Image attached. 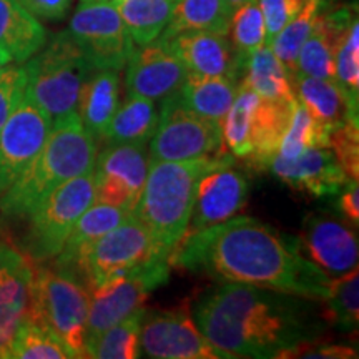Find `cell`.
Here are the masks:
<instances>
[{
    "instance_id": "obj_1",
    "label": "cell",
    "mask_w": 359,
    "mask_h": 359,
    "mask_svg": "<svg viewBox=\"0 0 359 359\" xmlns=\"http://www.w3.org/2000/svg\"><path fill=\"white\" fill-rule=\"evenodd\" d=\"M168 263L215 281L240 283L323 302L331 280L302 251L299 238L283 235L253 217H233L183 236Z\"/></svg>"
},
{
    "instance_id": "obj_2",
    "label": "cell",
    "mask_w": 359,
    "mask_h": 359,
    "mask_svg": "<svg viewBox=\"0 0 359 359\" xmlns=\"http://www.w3.org/2000/svg\"><path fill=\"white\" fill-rule=\"evenodd\" d=\"M308 298L223 283L196 303L195 323L208 343L230 358H285L299 344L318 341L323 325Z\"/></svg>"
},
{
    "instance_id": "obj_3",
    "label": "cell",
    "mask_w": 359,
    "mask_h": 359,
    "mask_svg": "<svg viewBox=\"0 0 359 359\" xmlns=\"http://www.w3.org/2000/svg\"><path fill=\"white\" fill-rule=\"evenodd\" d=\"M230 160L231 155H205L182 161L150 160L145 187L132 213L150 233L156 259H168L185 236L200 178Z\"/></svg>"
},
{
    "instance_id": "obj_4",
    "label": "cell",
    "mask_w": 359,
    "mask_h": 359,
    "mask_svg": "<svg viewBox=\"0 0 359 359\" xmlns=\"http://www.w3.org/2000/svg\"><path fill=\"white\" fill-rule=\"evenodd\" d=\"M97 154V140L85 130L79 114L53 123L32 163L0 195V215L29 217L55 188L92 172Z\"/></svg>"
},
{
    "instance_id": "obj_5",
    "label": "cell",
    "mask_w": 359,
    "mask_h": 359,
    "mask_svg": "<svg viewBox=\"0 0 359 359\" xmlns=\"http://www.w3.org/2000/svg\"><path fill=\"white\" fill-rule=\"evenodd\" d=\"M25 98L35 103L52 125L77 115L85 82L95 70L69 30L53 35L24 65Z\"/></svg>"
},
{
    "instance_id": "obj_6",
    "label": "cell",
    "mask_w": 359,
    "mask_h": 359,
    "mask_svg": "<svg viewBox=\"0 0 359 359\" xmlns=\"http://www.w3.org/2000/svg\"><path fill=\"white\" fill-rule=\"evenodd\" d=\"M90 291L82 278L55 264L34 263L27 318L52 331L72 358H87Z\"/></svg>"
},
{
    "instance_id": "obj_7",
    "label": "cell",
    "mask_w": 359,
    "mask_h": 359,
    "mask_svg": "<svg viewBox=\"0 0 359 359\" xmlns=\"http://www.w3.org/2000/svg\"><path fill=\"white\" fill-rule=\"evenodd\" d=\"M296 103L263 100L250 87L240 83L222 123L223 143L236 158L257 168H268L280 150Z\"/></svg>"
},
{
    "instance_id": "obj_8",
    "label": "cell",
    "mask_w": 359,
    "mask_h": 359,
    "mask_svg": "<svg viewBox=\"0 0 359 359\" xmlns=\"http://www.w3.org/2000/svg\"><path fill=\"white\" fill-rule=\"evenodd\" d=\"M95 201L93 172L80 175L55 188L29 215V228L22 240V253L30 262H50L64 248L72 228Z\"/></svg>"
},
{
    "instance_id": "obj_9",
    "label": "cell",
    "mask_w": 359,
    "mask_h": 359,
    "mask_svg": "<svg viewBox=\"0 0 359 359\" xmlns=\"http://www.w3.org/2000/svg\"><path fill=\"white\" fill-rule=\"evenodd\" d=\"M222 147V123L187 110L178 102L177 92L161 100L158 123L150 138V160H191L217 154Z\"/></svg>"
},
{
    "instance_id": "obj_10",
    "label": "cell",
    "mask_w": 359,
    "mask_h": 359,
    "mask_svg": "<svg viewBox=\"0 0 359 359\" xmlns=\"http://www.w3.org/2000/svg\"><path fill=\"white\" fill-rule=\"evenodd\" d=\"M170 269L168 259H148L110 285L90 291L87 346L103 331L143 308L148 296L170 280Z\"/></svg>"
},
{
    "instance_id": "obj_11",
    "label": "cell",
    "mask_w": 359,
    "mask_h": 359,
    "mask_svg": "<svg viewBox=\"0 0 359 359\" xmlns=\"http://www.w3.org/2000/svg\"><path fill=\"white\" fill-rule=\"evenodd\" d=\"M148 259H156L154 240L132 213L88 250L80 276L88 291L100 290Z\"/></svg>"
},
{
    "instance_id": "obj_12",
    "label": "cell",
    "mask_w": 359,
    "mask_h": 359,
    "mask_svg": "<svg viewBox=\"0 0 359 359\" xmlns=\"http://www.w3.org/2000/svg\"><path fill=\"white\" fill-rule=\"evenodd\" d=\"M95 70H122L135 43L111 2L80 4L69 29Z\"/></svg>"
},
{
    "instance_id": "obj_13",
    "label": "cell",
    "mask_w": 359,
    "mask_h": 359,
    "mask_svg": "<svg viewBox=\"0 0 359 359\" xmlns=\"http://www.w3.org/2000/svg\"><path fill=\"white\" fill-rule=\"evenodd\" d=\"M150 156L147 145H105L93 165L95 201L133 212L145 187Z\"/></svg>"
},
{
    "instance_id": "obj_14",
    "label": "cell",
    "mask_w": 359,
    "mask_h": 359,
    "mask_svg": "<svg viewBox=\"0 0 359 359\" xmlns=\"http://www.w3.org/2000/svg\"><path fill=\"white\" fill-rule=\"evenodd\" d=\"M140 349L155 359H219L187 308L147 311L140 327ZM223 359V358H222Z\"/></svg>"
},
{
    "instance_id": "obj_15",
    "label": "cell",
    "mask_w": 359,
    "mask_h": 359,
    "mask_svg": "<svg viewBox=\"0 0 359 359\" xmlns=\"http://www.w3.org/2000/svg\"><path fill=\"white\" fill-rule=\"evenodd\" d=\"M50 130V118L24 95L0 132V195L32 163Z\"/></svg>"
},
{
    "instance_id": "obj_16",
    "label": "cell",
    "mask_w": 359,
    "mask_h": 359,
    "mask_svg": "<svg viewBox=\"0 0 359 359\" xmlns=\"http://www.w3.org/2000/svg\"><path fill=\"white\" fill-rule=\"evenodd\" d=\"M248 178L240 168L233 167V160L205 173L196 187L185 235L236 217L248 198Z\"/></svg>"
},
{
    "instance_id": "obj_17",
    "label": "cell",
    "mask_w": 359,
    "mask_h": 359,
    "mask_svg": "<svg viewBox=\"0 0 359 359\" xmlns=\"http://www.w3.org/2000/svg\"><path fill=\"white\" fill-rule=\"evenodd\" d=\"M125 67L127 95L145 97L154 102L178 92L188 75L185 65L160 39L133 48Z\"/></svg>"
},
{
    "instance_id": "obj_18",
    "label": "cell",
    "mask_w": 359,
    "mask_h": 359,
    "mask_svg": "<svg viewBox=\"0 0 359 359\" xmlns=\"http://www.w3.org/2000/svg\"><path fill=\"white\" fill-rule=\"evenodd\" d=\"M302 248L330 278H339L358 268V236L348 224L330 215H308L303 223Z\"/></svg>"
},
{
    "instance_id": "obj_19",
    "label": "cell",
    "mask_w": 359,
    "mask_h": 359,
    "mask_svg": "<svg viewBox=\"0 0 359 359\" xmlns=\"http://www.w3.org/2000/svg\"><path fill=\"white\" fill-rule=\"evenodd\" d=\"M268 168L285 185L314 198L338 195L349 180L331 148H309L296 158L276 154Z\"/></svg>"
},
{
    "instance_id": "obj_20",
    "label": "cell",
    "mask_w": 359,
    "mask_h": 359,
    "mask_svg": "<svg viewBox=\"0 0 359 359\" xmlns=\"http://www.w3.org/2000/svg\"><path fill=\"white\" fill-rule=\"evenodd\" d=\"M185 65L188 74L200 77H226L238 80L243 67L226 35L213 32H183L163 40Z\"/></svg>"
},
{
    "instance_id": "obj_21",
    "label": "cell",
    "mask_w": 359,
    "mask_h": 359,
    "mask_svg": "<svg viewBox=\"0 0 359 359\" xmlns=\"http://www.w3.org/2000/svg\"><path fill=\"white\" fill-rule=\"evenodd\" d=\"M354 19L349 8L318 13L313 30L299 48L296 72L308 77L334 80L336 50Z\"/></svg>"
},
{
    "instance_id": "obj_22",
    "label": "cell",
    "mask_w": 359,
    "mask_h": 359,
    "mask_svg": "<svg viewBox=\"0 0 359 359\" xmlns=\"http://www.w3.org/2000/svg\"><path fill=\"white\" fill-rule=\"evenodd\" d=\"M290 77L298 102L323 127L333 132L349 122H358V100L349 97L336 80L308 77L299 72Z\"/></svg>"
},
{
    "instance_id": "obj_23",
    "label": "cell",
    "mask_w": 359,
    "mask_h": 359,
    "mask_svg": "<svg viewBox=\"0 0 359 359\" xmlns=\"http://www.w3.org/2000/svg\"><path fill=\"white\" fill-rule=\"evenodd\" d=\"M132 212L120 206H111L93 201L85 212L80 215L77 223L72 228L69 238H67L64 248L53 258L57 268L67 269V271L75 273L80 276V268H82L85 255L88 250L97 243L100 238L118 226L123 219H127ZM82 278V276H80ZM83 281V280H82Z\"/></svg>"
},
{
    "instance_id": "obj_24",
    "label": "cell",
    "mask_w": 359,
    "mask_h": 359,
    "mask_svg": "<svg viewBox=\"0 0 359 359\" xmlns=\"http://www.w3.org/2000/svg\"><path fill=\"white\" fill-rule=\"evenodd\" d=\"M47 42V30L19 0H0V48L25 64Z\"/></svg>"
},
{
    "instance_id": "obj_25",
    "label": "cell",
    "mask_w": 359,
    "mask_h": 359,
    "mask_svg": "<svg viewBox=\"0 0 359 359\" xmlns=\"http://www.w3.org/2000/svg\"><path fill=\"white\" fill-rule=\"evenodd\" d=\"M120 107V70H93L79 98L77 114L98 142Z\"/></svg>"
},
{
    "instance_id": "obj_26",
    "label": "cell",
    "mask_w": 359,
    "mask_h": 359,
    "mask_svg": "<svg viewBox=\"0 0 359 359\" xmlns=\"http://www.w3.org/2000/svg\"><path fill=\"white\" fill-rule=\"evenodd\" d=\"M236 80L226 77H200L188 74L178 88V102L193 114L223 123L224 116L235 100Z\"/></svg>"
},
{
    "instance_id": "obj_27",
    "label": "cell",
    "mask_w": 359,
    "mask_h": 359,
    "mask_svg": "<svg viewBox=\"0 0 359 359\" xmlns=\"http://www.w3.org/2000/svg\"><path fill=\"white\" fill-rule=\"evenodd\" d=\"M263 100L296 103L291 77L269 45L264 43L246 58L243 82Z\"/></svg>"
},
{
    "instance_id": "obj_28",
    "label": "cell",
    "mask_w": 359,
    "mask_h": 359,
    "mask_svg": "<svg viewBox=\"0 0 359 359\" xmlns=\"http://www.w3.org/2000/svg\"><path fill=\"white\" fill-rule=\"evenodd\" d=\"M231 11L224 0H177L168 25L160 40H170L183 32H213L228 35Z\"/></svg>"
},
{
    "instance_id": "obj_29",
    "label": "cell",
    "mask_w": 359,
    "mask_h": 359,
    "mask_svg": "<svg viewBox=\"0 0 359 359\" xmlns=\"http://www.w3.org/2000/svg\"><path fill=\"white\" fill-rule=\"evenodd\" d=\"M158 123V110L150 98L128 95V100L118 107L107 125L100 142L103 145L140 143L147 145Z\"/></svg>"
},
{
    "instance_id": "obj_30",
    "label": "cell",
    "mask_w": 359,
    "mask_h": 359,
    "mask_svg": "<svg viewBox=\"0 0 359 359\" xmlns=\"http://www.w3.org/2000/svg\"><path fill=\"white\" fill-rule=\"evenodd\" d=\"M127 27L133 43L156 40L168 25L175 0H110Z\"/></svg>"
},
{
    "instance_id": "obj_31",
    "label": "cell",
    "mask_w": 359,
    "mask_h": 359,
    "mask_svg": "<svg viewBox=\"0 0 359 359\" xmlns=\"http://www.w3.org/2000/svg\"><path fill=\"white\" fill-rule=\"evenodd\" d=\"M145 309L123 318L87 346V358L95 359H137L142 356L140 349V327Z\"/></svg>"
},
{
    "instance_id": "obj_32",
    "label": "cell",
    "mask_w": 359,
    "mask_h": 359,
    "mask_svg": "<svg viewBox=\"0 0 359 359\" xmlns=\"http://www.w3.org/2000/svg\"><path fill=\"white\" fill-rule=\"evenodd\" d=\"M323 302L326 303L325 321L338 327L343 333L358 330L359 321V273L358 268L346 275L331 280L330 293Z\"/></svg>"
},
{
    "instance_id": "obj_33",
    "label": "cell",
    "mask_w": 359,
    "mask_h": 359,
    "mask_svg": "<svg viewBox=\"0 0 359 359\" xmlns=\"http://www.w3.org/2000/svg\"><path fill=\"white\" fill-rule=\"evenodd\" d=\"M323 4H325V0H304L299 12L283 27L269 43L271 50L280 58V62L285 65L290 75L296 72V58H298L299 48H302L304 40L308 39L309 32L313 30V25L316 22L318 13L321 12Z\"/></svg>"
},
{
    "instance_id": "obj_34",
    "label": "cell",
    "mask_w": 359,
    "mask_h": 359,
    "mask_svg": "<svg viewBox=\"0 0 359 359\" xmlns=\"http://www.w3.org/2000/svg\"><path fill=\"white\" fill-rule=\"evenodd\" d=\"M228 34H231L233 50L245 69L246 58L266 42V27L258 0H245L231 12Z\"/></svg>"
},
{
    "instance_id": "obj_35",
    "label": "cell",
    "mask_w": 359,
    "mask_h": 359,
    "mask_svg": "<svg viewBox=\"0 0 359 359\" xmlns=\"http://www.w3.org/2000/svg\"><path fill=\"white\" fill-rule=\"evenodd\" d=\"M72 358L52 331L25 318L13 336L7 359H67Z\"/></svg>"
},
{
    "instance_id": "obj_36",
    "label": "cell",
    "mask_w": 359,
    "mask_h": 359,
    "mask_svg": "<svg viewBox=\"0 0 359 359\" xmlns=\"http://www.w3.org/2000/svg\"><path fill=\"white\" fill-rule=\"evenodd\" d=\"M331 130L313 118L302 103H296L288 128L283 135L278 154L285 158H296L309 148H330Z\"/></svg>"
},
{
    "instance_id": "obj_37",
    "label": "cell",
    "mask_w": 359,
    "mask_h": 359,
    "mask_svg": "<svg viewBox=\"0 0 359 359\" xmlns=\"http://www.w3.org/2000/svg\"><path fill=\"white\" fill-rule=\"evenodd\" d=\"M334 80L349 97L359 95V24L354 19L334 55Z\"/></svg>"
},
{
    "instance_id": "obj_38",
    "label": "cell",
    "mask_w": 359,
    "mask_h": 359,
    "mask_svg": "<svg viewBox=\"0 0 359 359\" xmlns=\"http://www.w3.org/2000/svg\"><path fill=\"white\" fill-rule=\"evenodd\" d=\"M330 148L349 180L359 177V123L349 122L330 135Z\"/></svg>"
},
{
    "instance_id": "obj_39",
    "label": "cell",
    "mask_w": 359,
    "mask_h": 359,
    "mask_svg": "<svg viewBox=\"0 0 359 359\" xmlns=\"http://www.w3.org/2000/svg\"><path fill=\"white\" fill-rule=\"evenodd\" d=\"M25 85L27 75L24 65L8 64L0 74V132L13 110L20 105L25 95Z\"/></svg>"
},
{
    "instance_id": "obj_40",
    "label": "cell",
    "mask_w": 359,
    "mask_h": 359,
    "mask_svg": "<svg viewBox=\"0 0 359 359\" xmlns=\"http://www.w3.org/2000/svg\"><path fill=\"white\" fill-rule=\"evenodd\" d=\"M264 17L266 27V45L276 37V34L293 19L299 8L303 7L304 0H258Z\"/></svg>"
},
{
    "instance_id": "obj_41",
    "label": "cell",
    "mask_w": 359,
    "mask_h": 359,
    "mask_svg": "<svg viewBox=\"0 0 359 359\" xmlns=\"http://www.w3.org/2000/svg\"><path fill=\"white\" fill-rule=\"evenodd\" d=\"M29 313V303H0V359H7L12 339Z\"/></svg>"
},
{
    "instance_id": "obj_42",
    "label": "cell",
    "mask_w": 359,
    "mask_h": 359,
    "mask_svg": "<svg viewBox=\"0 0 359 359\" xmlns=\"http://www.w3.org/2000/svg\"><path fill=\"white\" fill-rule=\"evenodd\" d=\"M358 354L353 348L348 346H336V344H325L318 343V341H311V343L299 344L290 349L285 354V358H334V359H349L356 358Z\"/></svg>"
},
{
    "instance_id": "obj_43",
    "label": "cell",
    "mask_w": 359,
    "mask_h": 359,
    "mask_svg": "<svg viewBox=\"0 0 359 359\" xmlns=\"http://www.w3.org/2000/svg\"><path fill=\"white\" fill-rule=\"evenodd\" d=\"M37 19L62 20L69 12L72 0H19Z\"/></svg>"
},
{
    "instance_id": "obj_44",
    "label": "cell",
    "mask_w": 359,
    "mask_h": 359,
    "mask_svg": "<svg viewBox=\"0 0 359 359\" xmlns=\"http://www.w3.org/2000/svg\"><path fill=\"white\" fill-rule=\"evenodd\" d=\"M338 206L341 213L346 217L349 222L359 223V187L358 180H348V183L339 190Z\"/></svg>"
},
{
    "instance_id": "obj_45",
    "label": "cell",
    "mask_w": 359,
    "mask_h": 359,
    "mask_svg": "<svg viewBox=\"0 0 359 359\" xmlns=\"http://www.w3.org/2000/svg\"><path fill=\"white\" fill-rule=\"evenodd\" d=\"M25 259L27 257L22 251L7 245L6 241L0 238V269L6 266H12V264H19L22 262H25Z\"/></svg>"
},
{
    "instance_id": "obj_46",
    "label": "cell",
    "mask_w": 359,
    "mask_h": 359,
    "mask_svg": "<svg viewBox=\"0 0 359 359\" xmlns=\"http://www.w3.org/2000/svg\"><path fill=\"white\" fill-rule=\"evenodd\" d=\"M12 62V57L8 55V53L4 50V48H0V74H2V70L6 69V67L11 64Z\"/></svg>"
},
{
    "instance_id": "obj_47",
    "label": "cell",
    "mask_w": 359,
    "mask_h": 359,
    "mask_svg": "<svg viewBox=\"0 0 359 359\" xmlns=\"http://www.w3.org/2000/svg\"><path fill=\"white\" fill-rule=\"evenodd\" d=\"M224 2H226L228 8H230V11L233 12L238 6H241V4H243L245 0H224Z\"/></svg>"
},
{
    "instance_id": "obj_48",
    "label": "cell",
    "mask_w": 359,
    "mask_h": 359,
    "mask_svg": "<svg viewBox=\"0 0 359 359\" xmlns=\"http://www.w3.org/2000/svg\"><path fill=\"white\" fill-rule=\"evenodd\" d=\"M88 2H110V0H80V4H88Z\"/></svg>"
},
{
    "instance_id": "obj_49",
    "label": "cell",
    "mask_w": 359,
    "mask_h": 359,
    "mask_svg": "<svg viewBox=\"0 0 359 359\" xmlns=\"http://www.w3.org/2000/svg\"><path fill=\"white\" fill-rule=\"evenodd\" d=\"M175 2H177V0H175Z\"/></svg>"
}]
</instances>
